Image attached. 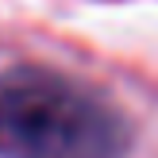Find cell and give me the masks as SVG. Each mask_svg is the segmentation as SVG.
<instances>
[{
  "label": "cell",
  "instance_id": "cell-1",
  "mask_svg": "<svg viewBox=\"0 0 158 158\" xmlns=\"http://www.w3.org/2000/svg\"><path fill=\"white\" fill-rule=\"evenodd\" d=\"M131 127L97 89L43 66L0 73V158H127Z\"/></svg>",
  "mask_w": 158,
  "mask_h": 158
}]
</instances>
